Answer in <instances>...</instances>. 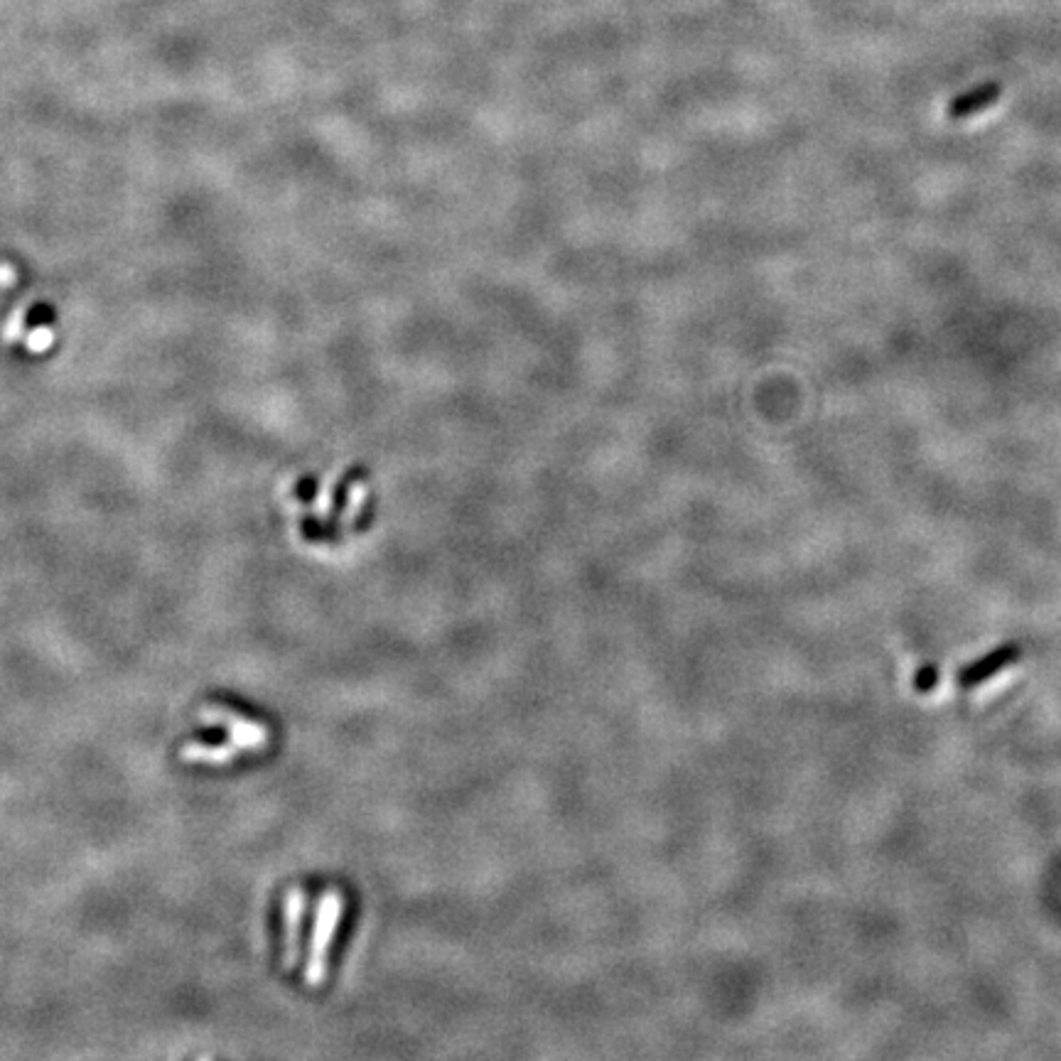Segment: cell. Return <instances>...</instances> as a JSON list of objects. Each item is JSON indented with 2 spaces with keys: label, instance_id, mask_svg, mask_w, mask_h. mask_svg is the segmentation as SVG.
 Returning <instances> with one entry per match:
<instances>
[{
  "label": "cell",
  "instance_id": "4",
  "mask_svg": "<svg viewBox=\"0 0 1061 1061\" xmlns=\"http://www.w3.org/2000/svg\"><path fill=\"white\" fill-rule=\"evenodd\" d=\"M305 892L293 887L285 897V966L293 968L300 953V929H303Z\"/></svg>",
  "mask_w": 1061,
  "mask_h": 1061
},
{
  "label": "cell",
  "instance_id": "5",
  "mask_svg": "<svg viewBox=\"0 0 1061 1061\" xmlns=\"http://www.w3.org/2000/svg\"><path fill=\"white\" fill-rule=\"evenodd\" d=\"M1000 94H1003V86L998 82H985L976 86V89L966 91V94L953 96L946 113H949V118H968L973 116V113L985 111L988 106H993L995 101L1000 99Z\"/></svg>",
  "mask_w": 1061,
  "mask_h": 1061
},
{
  "label": "cell",
  "instance_id": "2",
  "mask_svg": "<svg viewBox=\"0 0 1061 1061\" xmlns=\"http://www.w3.org/2000/svg\"><path fill=\"white\" fill-rule=\"evenodd\" d=\"M199 720H202L204 725L222 727L231 745L241 754L261 752L263 747L268 745V740H271L266 725L244 718L241 713H234V710L224 708V705H204V708L199 710Z\"/></svg>",
  "mask_w": 1061,
  "mask_h": 1061
},
{
  "label": "cell",
  "instance_id": "6",
  "mask_svg": "<svg viewBox=\"0 0 1061 1061\" xmlns=\"http://www.w3.org/2000/svg\"><path fill=\"white\" fill-rule=\"evenodd\" d=\"M241 752L231 745L229 740L224 745H204V742H187L180 750L182 762L195 764H212V767H224V764L239 759Z\"/></svg>",
  "mask_w": 1061,
  "mask_h": 1061
},
{
  "label": "cell",
  "instance_id": "1",
  "mask_svg": "<svg viewBox=\"0 0 1061 1061\" xmlns=\"http://www.w3.org/2000/svg\"><path fill=\"white\" fill-rule=\"evenodd\" d=\"M344 912V897L337 890H327L322 894L320 907H317L315 931H312L310 958L305 968V980L310 988H320L327 976V956H330V944L337 934L339 919Z\"/></svg>",
  "mask_w": 1061,
  "mask_h": 1061
},
{
  "label": "cell",
  "instance_id": "7",
  "mask_svg": "<svg viewBox=\"0 0 1061 1061\" xmlns=\"http://www.w3.org/2000/svg\"><path fill=\"white\" fill-rule=\"evenodd\" d=\"M936 678H939V673H936L934 666H926V669H922L917 673V681H914V686H917V691H931L936 683Z\"/></svg>",
  "mask_w": 1061,
  "mask_h": 1061
},
{
  "label": "cell",
  "instance_id": "3",
  "mask_svg": "<svg viewBox=\"0 0 1061 1061\" xmlns=\"http://www.w3.org/2000/svg\"><path fill=\"white\" fill-rule=\"evenodd\" d=\"M1017 659H1020V649H1017L1015 644L1000 646V649L990 651L988 656H983V659L976 661V664H971L968 669H963L961 673H958V683H961L963 688L978 686V683L993 678L995 673L1003 671L1005 666H1010L1012 661H1017Z\"/></svg>",
  "mask_w": 1061,
  "mask_h": 1061
}]
</instances>
